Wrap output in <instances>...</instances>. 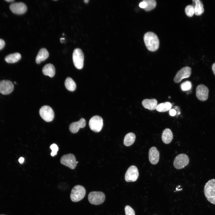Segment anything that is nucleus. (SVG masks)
I'll return each mask as SVG.
<instances>
[{
	"instance_id": "obj_1",
	"label": "nucleus",
	"mask_w": 215,
	"mask_h": 215,
	"mask_svg": "<svg viewBox=\"0 0 215 215\" xmlns=\"http://www.w3.org/2000/svg\"><path fill=\"white\" fill-rule=\"evenodd\" d=\"M143 39L147 49L151 51H155L159 48V42L157 36L154 33L148 32L145 33Z\"/></svg>"
},
{
	"instance_id": "obj_2",
	"label": "nucleus",
	"mask_w": 215,
	"mask_h": 215,
	"mask_svg": "<svg viewBox=\"0 0 215 215\" xmlns=\"http://www.w3.org/2000/svg\"><path fill=\"white\" fill-rule=\"evenodd\" d=\"M204 193L207 200L215 205V179L209 180L205 184L204 188Z\"/></svg>"
},
{
	"instance_id": "obj_3",
	"label": "nucleus",
	"mask_w": 215,
	"mask_h": 215,
	"mask_svg": "<svg viewBox=\"0 0 215 215\" xmlns=\"http://www.w3.org/2000/svg\"><path fill=\"white\" fill-rule=\"evenodd\" d=\"M85 194V189L83 186L79 185H76L71 190L70 199L73 202H78L83 198Z\"/></svg>"
},
{
	"instance_id": "obj_4",
	"label": "nucleus",
	"mask_w": 215,
	"mask_h": 215,
	"mask_svg": "<svg viewBox=\"0 0 215 215\" xmlns=\"http://www.w3.org/2000/svg\"><path fill=\"white\" fill-rule=\"evenodd\" d=\"M89 202L93 205H97L103 203L105 199L104 194L101 191H91L88 194Z\"/></svg>"
},
{
	"instance_id": "obj_5",
	"label": "nucleus",
	"mask_w": 215,
	"mask_h": 215,
	"mask_svg": "<svg viewBox=\"0 0 215 215\" xmlns=\"http://www.w3.org/2000/svg\"><path fill=\"white\" fill-rule=\"evenodd\" d=\"M72 58L75 67L79 69H82L84 61V55L82 50L79 48L75 49L73 53Z\"/></svg>"
},
{
	"instance_id": "obj_6",
	"label": "nucleus",
	"mask_w": 215,
	"mask_h": 215,
	"mask_svg": "<svg viewBox=\"0 0 215 215\" xmlns=\"http://www.w3.org/2000/svg\"><path fill=\"white\" fill-rule=\"evenodd\" d=\"M89 125L91 130L95 132H99L103 127V119L99 116H95L90 119Z\"/></svg>"
},
{
	"instance_id": "obj_7",
	"label": "nucleus",
	"mask_w": 215,
	"mask_h": 215,
	"mask_svg": "<svg viewBox=\"0 0 215 215\" xmlns=\"http://www.w3.org/2000/svg\"><path fill=\"white\" fill-rule=\"evenodd\" d=\"M42 118L47 122L52 121L54 119V113L53 109L50 106L45 105L42 107L39 111Z\"/></svg>"
},
{
	"instance_id": "obj_8",
	"label": "nucleus",
	"mask_w": 215,
	"mask_h": 215,
	"mask_svg": "<svg viewBox=\"0 0 215 215\" xmlns=\"http://www.w3.org/2000/svg\"><path fill=\"white\" fill-rule=\"evenodd\" d=\"M189 161L188 156L186 154L181 153L176 157L174 160L173 165L176 168L181 169L187 166Z\"/></svg>"
},
{
	"instance_id": "obj_9",
	"label": "nucleus",
	"mask_w": 215,
	"mask_h": 215,
	"mask_svg": "<svg viewBox=\"0 0 215 215\" xmlns=\"http://www.w3.org/2000/svg\"><path fill=\"white\" fill-rule=\"evenodd\" d=\"M60 162L62 164L72 169H75L77 165L75 157L71 153L63 155L61 158Z\"/></svg>"
},
{
	"instance_id": "obj_10",
	"label": "nucleus",
	"mask_w": 215,
	"mask_h": 215,
	"mask_svg": "<svg viewBox=\"0 0 215 215\" xmlns=\"http://www.w3.org/2000/svg\"><path fill=\"white\" fill-rule=\"evenodd\" d=\"M139 173L137 168L135 165L130 166L125 174V178L127 182H133L137 179Z\"/></svg>"
},
{
	"instance_id": "obj_11",
	"label": "nucleus",
	"mask_w": 215,
	"mask_h": 215,
	"mask_svg": "<svg viewBox=\"0 0 215 215\" xmlns=\"http://www.w3.org/2000/svg\"><path fill=\"white\" fill-rule=\"evenodd\" d=\"M196 94L197 98L201 101H206L208 97L209 89L204 85H198L196 90Z\"/></svg>"
},
{
	"instance_id": "obj_12",
	"label": "nucleus",
	"mask_w": 215,
	"mask_h": 215,
	"mask_svg": "<svg viewBox=\"0 0 215 215\" xmlns=\"http://www.w3.org/2000/svg\"><path fill=\"white\" fill-rule=\"evenodd\" d=\"M191 73V69L189 67H185L179 70L174 78V81L176 83L180 82L184 78L190 76Z\"/></svg>"
},
{
	"instance_id": "obj_13",
	"label": "nucleus",
	"mask_w": 215,
	"mask_h": 215,
	"mask_svg": "<svg viewBox=\"0 0 215 215\" xmlns=\"http://www.w3.org/2000/svg\"><path fill=\"white\" fill-rule=\"evenodd\" d=\"M14 85L9 80H4L0 81V93L3 95H8L13 90Z\"/></svg>"
},
{
	"instance_id": "obj_14",
	"label": "nucleus",
	"mask_w": 215,
	"mask_h": 215,
	"mask_svg": "<svg viewBox=\"0 0 215 215\" xmlns=\"http://www.w3.org/2000/svg\"><path fill=\"white\" fill-rule=\"evenodd\" d=\"M9 7L13 13L17 14H24L27 10L26 5L22 2L13 3L10 5Z\"/></svg>"
},
{
	"instance_id": "obj_15",
	"label": "nucleus",
	"mask_w": 215,
	"mask_h": 215,
	"mask_svg": "<svg viewBox=\"0 0 215 215\" xmlns=\"http://www.w3.org/2000/svg\"><path fill=\"white\" fill-rule=\"evenodd\" d=\"M159 158V153L156 148L152 147L150 148L149 152V159L150 163L155 165L158 163Z\"/></svg>"
},
{
	"instance_id": "obj_16",
	"label": "nucleus",
	"mask_w": 215,
	"mask_h": 215,
	"mask_svg": "<svg viewBox=\"0 0 215 215\" xmlns=\"http://www.w3.org/2000/svg\"><path fill=\"white\" fill-rule=\"evenodd\" d=\"M86 124L85 119L81 118L77 122H73L71 123L69 127V129L73 133H76L79 130L80 128H84Z\"/></svg>"
},
{
	"instance_id": "obj_17",
	"label": "nucleus",
	"mask_w": 215,
	"mask_h": 215,
	"mask_svg": "<svg viewBox=\"0 0 215 215\" xmlns=\"http://www.w3.org/2000/svg\"><path fill=\"white\" fill-rule=\"evenodd\" d=\"M142 105L145 108L153 110L156 109L157 105V101L155 99H145L142 101Z\"/></svg>"
},
{
	"instance_id": "obj_18",
	"label": "nucleus",
	"mask_w": 215,
	"mask_h": 215,
	"mask_svg": "<svg viewBox=\"0 0 215 215\" xmlns=\"http://www.w3.org/2000/svg\"><path fill=\"white\" fill-rule=\"evenodd\" d=\"M49 56V53L45 48L41 49L39 51L36 58V62L37 64H39L45 60Z\"/></svg>"
},
{
	"instance_id": "obj_19",
	"label": "nucleus",
	"mask_w": 215,
	"mask_h": 215,
	"mask_svg": "<svg viewBox=\"0 0 215 215\" xmlns=\"http://www.w3.org/2000/svg\"><path fill=\"white\" fill-rule=\"evenodd\" d=\"M173 138V134L171 130L169 128H166L163 131L162 139L163 142L166 144L170 143Z\"/></svg>"
},
{
	"instance_id": "obj_20",
	"label": "nucleus",
	"mask_w": 215,
	"mask_h": 215,
	"mask_svg": "<svg viewBox=\"0 0 215 215\" xmlns=\"http://www.w3.org/2000/svg\"><path fill=\"white\" fill-rule=\"evenodd\" d=\"M42 71L44 74L50 77H53L55 73V68L53 65L51 64H46L43 67Z\"/></svg>"
},
{
	"instance_id": "obj_21",
	"label": "nucleus",
	"mask_w": 215,
	"mask_h": 215,
	"mask_svg": "<svg viewBox=\"0 0 215 215\" xmlns=\"http://www.w3.org/2000/svg\"><path fill=\"white\" fill-rule=\"evenodd\" d=\"M195 3L194 7V14L196 16H199L203 13L204 11L203 5L201 1L199 0H193Z\"/></svg>"
},
{
	"instance_id": "obj_22",
	"label": "nucleus",
	"mask_w": 215,
	"mask_h": 215,
	"mask_svg": "<svg viewBox=\"0 0 215 215\" xmlns=\"http://www.w3.org/2000/svg\"><path fill=\"white\" fill-rule=\"evenodd\" d=\"M21 58V54L18 53L11 54L5 58V61L7 63H13L18 61Z\"/></svg>"
},
{
	"instance_id": "obj_23",
	"label": "nucleus",
	"mask_w": 215,
	"mask_h": 215,
	"mask_svg": "<svg viewBox=\"0 0 215 215\" xmlns=\"http://www.w3.org/2000/svg\"><path fill=\"white\" fill-rule=\"evenodd\" d=\"M136 136L134 133L132 132L128 133L124 137V144L127 146H130L134 142Z\"/></svg>"
},
{
	"instance_id": "obj_24",
	"label": "nucleus",
	"mask_w": 215,
	"mask_h": 215,
	"mask_svg": "<svg viewBox=\"0 0 215 215\" xmlns=\"http://www.w3.org/2000/svg\"><path fill=\"white\" fill-rule=\"evenodd\" d=\"M172 107L171 103L168 102L160 103L156 106V109L160 112H165L170 110Z\"/></svg>"
},
{
	"instance_id": "obj_25",
	"label": "nucleus",
	"mask_w": 215,
	"mask_h": 215,
	"mask_svg": "<svg viewBox=\"0 0 215 215\" xmlns=\"http://www.w3.org/2000/svg\"><path fill=\"white\" fill-rule=\"evenodd\" d=\"M64 85L66 88L68 90L73 91L75 90L76 85L73 80L71 78L68 77L66 79Z\"/></svg>"
},
{
	"instance_id": "obj_26",
	"label": "nucleus",
	"mask_w": 215,
	"mask_h": 215,
	"mask_svg": "<svg viewBox=\"0 0 215 215\" xmlns=\"http://www.w3.org/2000/svg\"><path fill=\"white\" fill-rule=\"evenodd\" d=\"M147 4L146 7L144 10L147 11H150L154 9L156 5V2L155 0H144Z\"/></svg>"
},
{
	"instance_id": "obj_27",
	"label": "nucleus",
	"mask_w": 215,
	"mask_h": 215,
	"mask_svg": "<svg viewBox=\"0 0 215 215\" xmlns=\"http://www.w3.org/2000/svg\"><path fill=\"white\" fill-rule=\"evenodd\" d=\"M185 12L188 16L190 17L192 16L194 14V6L192 5L187 6L185 8Z\"/></svg>"
},
{
	"instance_id": "obj_28",
	"label": "nucleus",
	"mask_w": 215,
	"mask_h": 215,
	"mask_svg": "<svg viewBox=\"0 0 215 215\" xmlns=\"http://www.w3.org/2000/svg\"><path fill=\"white\" fill-rule=\"evenodd\" d=\"M180 87L181 90L183 91L189 90L191 88V83L190 81H186L181 84Z\"/></svg>"
},
{
	"instance_id": "obj_29",
	"label": "nucleus",
	"mask_w": 215,
	"mask_h": 215,
	"mask_svg": "<svg viewBox=\"0 0 215 215\" xmlns=\"http://www.w3.org/2000/svg\"><path fill=\"white\" fill-rule=\"evenodd\" d=\"M50 148L52 150L50 153L51 155L52 156H54L57 154V152L58 150V146L56 144L54 143L50 146Z\"/></svg>"
},
{
	"instance_id": "obj_30",
	"label": "nucleus",
	"mask_w": 215,
	"mask_h": 215,
	"mask_svg": "<svg viewBox=\"0 0 215 215\" xmlns=\"http://www.w3.org/2000/svg\"><path fill=\"white\" fill-rule=\"evenodd\" d=\"M126 215H135L133 209L129 205H126L125 208Z\"/></svg>"
},
{
	"instance_id": "obj_31",
	"label": "nucleus",
	"mask_w": 215,
	"mask_h": 215,
	"mask_svg": "<svg viewBox=\"0 0 215 215\" xmlns=\"http://www.w3.org/2000/svg\"><path fill=\"white\" fill-rule=\"evenodd\" d=\"M139 6L141 8L144 9L147 6V4L145 2L143 1L142 2H141L139 3Z\"/></svg>"
},
{
	"instance_id": "obj_32",
	"label": "nucleus",
	"mask_w": 215,
	"mask_h": 215,
	"mask_svg": "<svg viewBox=\"0 0 215 215\" xmlns=\"http://www.w3.org/2000/svg\"><path fill=\"white\" fill-rule=\"evenodd\" d=\"M5 45V42L4 40L0 39V50L3 48Z\"/></svg>"
},
{
	"instance_id": "obj_33",
	"label": "nucleus",
	"mask_w": 215,
	"mask_h": 215,
	"mask_svg": "<svg viewBox=\"0 0 215 215\" xmlns=\"http://www.w3.org/2000/svg\"><path fill=\"white\" fill-rule=\"evenodd\" d=\"M169 114L171 116H174L176 114V111L173 109H171L169 111Z\"/></svg>"
},
{
	"instance_id": "obj_34",
	"label": "nucleus",
	"mask_w": 215,
	"mask_h": 215,
	"mask_svg": "<svg viewBox=\"0 0 215 215\" xmlns=\"http://www.w3.org/2000/svg\"><path fill=\"white\" fill-rule=\"evenodd\" d=\"M212 69L213 73L215 76V62L212 65Z\"/></svg>"
},
{
	"instance_id": "obj_35",
	"label": "nucleus",
	"mask_w": 215,
	"mask_h": 215,
	"mask_svg": "<svg viewBox=\"0 0 215 215\" xmlns=\"http://www.w3.org/2000/svg\"><path fill=\"white\" fill-rule=\"evenodd\" d=\"M24 161V159L23 157H20L19 159V161L21 164H22Z\"/></svg>"
},
{
	"instance_id": "obj_36",
	"label": "nucleus",
	"mask_w": 215,
	"mask_h": 215,
	"mask_svg": "<svg viewBox=\"0 0 215 215\" xmlns=\"http://www.w3.org/2000/svg\"><path fill=\"white\" fill-rule=\"evenodd\" d=\"M6 1L8 2H13L14 1L13 0H5Z\"/></svg>"
},
{
	"instance_id": "obj_37",
	"label": "nucleus",
	"mask_w": 215,
	"mask_h": 215,
	"mask_svg": "<svg viewBox=\"0 0 215 215\" xmlns=\"http://www.w3.org/2000/svg\"><path fill=\"white\" fill-rule=\"evenodd\" d=\"M84 2L85 3H87L88 1H89V0H85L84 1Z\"/></svg>"
},
{
	"instance_id": "obj_38",
	"label": "nucleus",
	"mask_w": 215,
	"mask_h": 215,
	"mask_svg": "<svg viewBox=\"0 0 215 215\" xmlns=\"http://www.w3.org/2000/svg\"><path fill=\"white\" fill-rule=\"evenodd\" d=\"M78 161H77V162H76V163H77H77H78Z\"/></svg>"
},
{
	"instance_id": "obj_39",
	"label": "nucleus",
	"mask_w": 215,
	"mask_h": 215,
	"mask_svg": "<svg viewBox=\"0 0 215 215\" xmlns=\"http://www.w3.org/2000/svg\"><path fill=\"white\" fill-rule=\"evenodd\" d=\"M4 215V214H1V215Z\"/></svg>"
}]
</instances>
